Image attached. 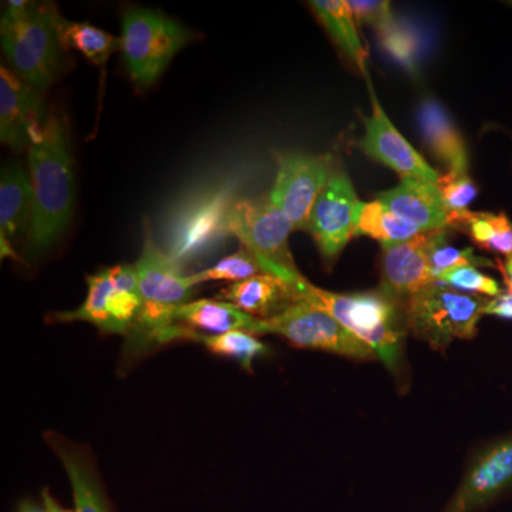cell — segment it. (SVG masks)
<instances>
[{
  "instance_id": "6da1fadb",
  "label": "cell",
  "mask_w": 512,
  "mask_h": 512,
  "mask_svg": "<svg viewBox=\"0 0 512 512\" xmlns=\"http://www.w3.org/2000/svg\"><path fill=\"white\" fill-rule=\"evenodd\" d=\"M29 177L33 190L29 245L40 254L62 237L73 217V161L62 114H50L30 144Z\"/></svg>"
},
{
  "instance_id": "7a4b0ae2",
  "label": "cell",
  "mask_w": 512,
  "mask_h": 512,
  "mask_svg": "<svg viewBox=\"0 0 512 512\" xmlns=\"http://www.w3.org/2000/svg\"><path fill=\"white\" fill-rule=\"evenodd\" d=\"M293 299L315 306L338 320L348 332L365 343L389 367L399 366L404 336V302L382 289L362 293H333L312 285L305 278L292 286Z\"/></svg>"
},
{
  "instance_id": "3957f363",
  "label": "cell",
  "mask_w": 512,
  "mask_h": 512,
  "mask_svg": "<svg viewBox=\"0 0 512 512\" xmlns=\"http://www.w3.org/2000/svg\"><path fill=\"white\" fill-rule=\"evenodd\" d=\"M59 10L52 3L10 0L0 22L2 49L13 69L37 92L55 80L62 46Z\"/></svg>"
},
{
  "instance_id": "277c9868",
  "label": "cell",
  "mask_w": 512,
  "mask_h": 512,
  "mask_svg": "<svg viewBox=\"0 0 512 512\" xmlns=\"http://www.w3.org/2000/svg\"><path fill=\"white\" fill-rule=\"evenodd\" d=\"M134 265L143 308L130 336L140 348L161 345L165 332L175 325L173 312L191 302L195 288L184 274L183 266L157 244L147 218H144L143 252Z\"/></svg>"
},
{
  "instance_id": "5b68a950",
  "label": "cell",
  "mask_w": 512,
  "mask_h": 512,
  "mask_svg": "<svg viewBox=\"0 0 512 512\" xmlns=\"http://www.w3.org/2000/svg\"><path fill=\"white\" fill-rule=\"evenodd\" d=\"M237 184L221 181L192 192L175 207L167 222V252L178 265L200 261L231 237L229 214L237 198Z\"/></svg>"
},
{
  "instance_id": "8992f818",
  "label": "cell",
  "mask_w": 512,
  "mask_h": 512,
  "mask_svg": "<svg viewBox=\"0 0 512 512\" xmlns=\"http://www.w3.org/2000/svg\"><path fill=\"white\" fill-rule=\"evenodd\" d=\"M490 299L436 284L404 302L406 326L431 348L446 349L454 339H473Z\"/></svg>"
},
{
  "instance_id": "52a82bcc",
  "label": "cell",
  "mask_w": 512,
  "mask_h": 512,
  "mask_svg": "<svg viewBox=\"0 0 512 512\" xmlns=\"http://www.w3.org/2000/svg\"><path fill=\"white\" fill-rule=\"evenodd\" d=\"M120 39L128 74L143 90L160 79L191 35L181 23L158 10L131 8L124 13Z\"/></svg>"
},
{
  "instance_id": "ba28073f",
  "label": "cell",
  "mask_w": 512,
  "mask_h": 512,
  "mask_svg": "<svg viewBox=\"0 0 512 512\" xmlns=\"http://www.w3.org/2000/svg\"><path fill=\"white\" fill-rule=\"evenodd\" d=\"M295 231L281 208L265 200H239L229 214V232L238 238L261 265L264 274L274 275L289 286L303 278L296 268L289 235Z\"/></svg>"
},
{
  "instance_id": "9c48e42d",
  "label": "cell",
  "mask_w": 512,
  "mask_h": 512,
  "mask_svg": "<svg viewBox=\"0 0 512 512\" xmlns=\"http://www.w3.org/2000/svg\"><path fill=\"white\" fill-rule=\"evenodd\" d=\"M86 301L70 312L55 313V322L92 323L101 332L130 336L143 308L136 265L121 264L87 276Z\"/></svg>"
},
{
  "instance_id": "30bf717a",
  "label": "cell",
  "mask_w": 512,
  "mask_h": 512,
  "mask_svg": "<svg viewBox=\"0 0 512 512\" xmlns=\"http://www.w3.org/2000/svg\"><path fill=\"white\" fill-rule=\"evenodd\" d=\"M265 333L282 336L298 348L325 350L356 360L377 357L373 349L360 342L329 313L301 301L293 302L272 318L261 319L259 335Z\"/></svg>"
},
{
  "instance_id": "8fae6325",
  "label": "cell",
  "mask_w": 512,
  "mask_h": 512,
  "mask_svg": "<svg viewBox=\"0 0 512 512\" xmlns=\"http://www.w3.org/2000/svg\"><path fill=\"white\" fill-rule=\"evenodd\" d=\"M333 168L329 154L289 153L279 157L278 174L268 198L285 212L295 231L308 228L313 204Z\"/></svg>"
},
{
  "instance_id": "7c38bea8",
  "label": "cell",
  "mask_w": 512,
  "mask_h": 512,
  "mask_svg": "<svg viewBox=\"0 0 512 512\" xmlns=\"http://www.w3.org/2000/svg\"><path fill=\"white\" fill-rule=\"evenodd\" d=\"M355 188L348 174L335 165L328 183L320 191L309 215L308 231L326 261H332L355 237L353 215L357 204Z\"/></svg>"
},
{
  "instance_id": "4fadbf2b",
  "label": "cell",
  "mask_w": 512,
  "mask_h": 512,
  "mask_svg": "<svg viewBox=\"0 0 512 512\" xmlns=\"http://www.w3.org/2000/svg\"><path fill=\"white\" fill-rule=\"evenodd\" d=\"M448 237L447 229L421 232L409 241L382 247V284L387 295L406 302L414 293L436 284L430 255L437 242Z\"/></svg>"
},
{
  "instance_id": "5bb4252c",
  "label": "cell",
  "mask_w": 512,
  "mask_h": 512,
  "mask_svg": "<svg viewBox=\"0 0 512 512\" xmlns=\"http://www.w3.org/2000/svg\"><path fill=\"white\" fill-rule=\"evenodd\" d=\"M512 487V434L485 448L443 512H477Z\"/></svg>"
},
{
  "instance_id": "9a60e30c",
  "label": "cell",
  "mask_w": 512,
  "mask_h": 512,
  "mask_svg": "<svg viewBox=\"0 0 512 512\" xmlns=\"http://www.w3.org/2000/svg\"><path fill=\"white\" fill-rule=\"evenodd\" d=\"M370 96L373 113L372 116L365 117L366 133L359 141V147L367 156L396 171L402 180L419 178L430 183H439L440 174L427 164V161L414 150L412 144L393 126L372 89Z\"/></svg>"
},
{
  "instance_id": "2e32d148",
  "label": "cell",
  "mask_w": 512,
  "mask_h": 512,
  "mask_svg": "<svg viewBox=\"0 0 512 512\" xmlns=\"http://www.w3.org/2000/svg\"><path fill=\"white\" fill-rule=\"evenodd\" d=\"M42 101L39 93L22 77L0 66V140L13 150H23L39 136Z\"/></svg>"
},
{
  "instance_id": "e0dca14e",
  "label": "cell",
  "mask_w": 512,
  "mask_h": 512,
  "mask_svg": "<svg viewBox=\"0 0 512 512\" xmlns=\"http://www.w3.org/2000/svg\"><path fill=\"white\" fill-rule=\"evenodd\" d=\"M377 201L423 232L450 228V218L439 187L430 181L404 178L397 187L379 194Z\"/></svg>"
},
{
  "instance_id": "ac0fdd59",
  "label": "cell",
  "mask_w": 512,
  "mask_h": 512,
  "mask_svg": "<svg viewBox=\"0 0 512 512\" xmlns=\"http://www.w3.org/2000/svg\"><path fill=\"white\" fill-rule=\"evenodd\" d=\"M33 190L30 177L20 164L3 167L0 175V249L3 258L18 259L12 241L28 234L32 225Z\"/></svg>"
},
{
  "instance_id": "d6986e66",
  "label": "cell",
  "mask_w": 512,
  "mask_h": 512,
  "mask_svg": "<svg viewBox=\"0 0 512 512\" xmlns=\"http://www.w3.org/2000/svg\"><path fill=\"white\" fill-rule=\"evenodd\" d=\"M46 441L55 450L72 483L74 512H111L93 458L86 447L72 443L57 433H46Z\"/></svg>"
},
{
  "instance_id": "ffe728a7",
  "label": "cell",
  "mask_w": 512,
  "mask_h": 512,
  "mask_svg": "<svg viewBox=\"0 0 512 512\" xmlns=\"http://www.w3.org/2000/svg\"><path fill=\"white\" fill-rule=\"evenodd\" d=\"M419 124L424 143L448 173H467L466 143L439 101L426 99L420 104Z\"/></svg>"
},
{
  "instance_id": "44dd1931",
  "label": "cell",
  "mask_w": 512,
  "mask_h": 512,
  "mask_svg": "<svg viewBox=\"0 0 512 512\" xmlns=\"http://www.w3.org/2000/svg\"><path fill=\"white\" fill-rule=\"evenodd\" d=\"M218 301L232 303L248 315L269 319L291 306L292 288L274 275L259 274L221 289Z\"/></svg>"
},
{
  "instance_id": "7402d4cb",
  "label": "cell",
  "mask_w": 512,
  "mask_h": 512,
  "mask_svg": "<svg viewBox=\"0 0 512 512\" xmlns=\"http://www.w3.org/2000/svg\"><path fill=\"white\" fill-rule=\"evenodd\" d=\"M173 322L190 329L205 330L211 335L242 330L258 336L261 325V319L248 315L232 303L212 299H200L178 306L173 312Z\"/></svg>"
},
{
  "instance_id": "603a6c76",
  "label": "cell",
  "mask_w": 512,
  "mask_h": 512,
  "mask_svg": "<svg viewBox=\"0 0 512 512\" xmlns=\"http://www.w3.org/2000/svg\"><path fill=\"white\" fill-rule=\"evenodd\" d=\"M180 339L202 343L214 355L237 360L239 365L249 373H252V363H254L256 357L268 352V346L264 345L261 340L256 339V336L251 335V333L242 332V330L211 335V333L197 332V330L187 328L184 325H174L173 328L165 332L163 343Z\"/></svg>"
},
{
  "instance_id": "cb8c5ba5",
  "label": "cell",
  "mask_w": 512,
  "mask_h": 512,
  "mask_svg": "<svg viewBox=\"0 0 512 512\" xmlns=\"http://www.w3.org/2000/svg\"><path fill=\"white\" fill-rule=\"evenodd\" d=\"M353 224H355V235L376 239L382 247L409 241L423 232L420 228L394 215L380 201H357Z\"/></svg>"
},
{
  "instance_id": "d4e9b609",
  "label": "cell",
  "mask_w": 512,
  "mask_h": 512,
  "mask_svg": "<svg viewBox=\"0 0 512 512\" xmlns=\"http://www.w3.org/2000/svg\"><path fill=\"white\" fill-rule=\"evenodd\" d=\"M309 5L340 50L366 74V52L349 3L346 0H315Z\"/></svg>"
},
{
  "instance_id": "484cf974",
  "label": "cell",
  "mask_w": 512,
  "mask_h": 512,
  "mask_svg": "<svg viewBox=\"0 0 512 512\" xmlns=\"http://www.w3.org/2000/svg\"><path fill=\"white\" fill-rule=\"evenodd\" d=\"M60 46L64 50H76L97 67H103L114 52L120 50L121 39L86 22H70L60 18Z\"/></svg>"
},
{
  "instance_id": "4316f807",
  "label": "cell",
  "mask_w": 512,
  "mask_h": 512,
  "mask_svg": "<svg viewBox=\"0 0 512 512\" xmlns=\"http://www.w3.org/2000/svg\"><path fill=\"white\" fill-rule=\"evenodd\" d=\"M463 227L481 248L512 256V222L507 215L470 212Z\"/></svg>"
},
{
  "instance_id": "83f0119b",
  "label": "cell",
  "mask_w": 512,
  "mask_h": 512,
  "mask_svg": "<svg viewBox=\"0 0 512 512\" xmlns=\"http://www.w3.org/2000/svg\"><path fill=\"white\" fill-rule=\"evenodd\" d=\"M259 274H264L261 265L247 248L242 247L235 254L222 258L211 268L188 275V279L195 288L204 282L211 281H229L232 284H237V282L245 281V279Z\"/></svg>"
},
{
  "instance_id": "f1b7e54d",
  "label": "cell",
  "mask_w": 512,
  "mask_h": 512,
  "mask_svg": "<svg viewBox=\"0 0 512 512\" xmlns=\"http://www.w3.org/2000/svg\"><path fill=\"white\" fill-rule=\"evenodd\" d=\"M439 187L441 198L448 211L450 228H463L468 214V205L477 197V187L468 173H447L440 175Z\"/></svg>"
},
{
  "instance_id": "f546056e",
  "label": "cell",
  "mask_w": 512,
  "mask_h": 512,
  "mask_svg": "<svg viewBox=\"0 0 512 512\" xmlns=\"http://www.w3.org/2000/svg\"><path fill=\"white\" fill-rule=\"evenodd\" d=\"M436 282L464 293L495 298L500 295L501 288L491 276L478 271L476 266H461V268L448 269L436 276Z\"/></svg>"
},
{
  "instance_id": "4dcf8cb0",
  "label": "cell",
  "mask_w": 512,
  "mask_h": 512,
  "mask_svg": "<svg viewBox=\"0 0 512 512\" xmlns=\"http://www.w3.org/2000/svg\"><path fill=\"white\" fill-rule=\"evenodd\" d=\"M431 268H433L434 278L441 272L448 269L461 268V266L491 265L487 259L480 258L474 254L473 249H457L448 247L447 237L437 242L430 255Z\"/></svg>"
},
{
  "instance_id": "1f68e13d",
  "label": "cell",
  "mask_w": 512,
  "mask_h": 512,
  "mask_svg": "<svg viewBox=\"0 0 512 512\" xmlns=\"http://www.w3.org/2000/svg\"><path fill=\"white\" fill-rule=\"evenodd\" d=\"M348 3L356 22L375 26L380 35L396 26L389 2H382V0H376V2L375 0L373 2H370V0H350Z\"/></svg>"
},
{
  "instance_id": "d6a6232c",
  "label": "cell",
  "mask_w": 512,
  "mask_h": 512,
  "mask_svg": "<svg viewBox=\"0 0 512 512\" xmlns=\"http://www.w3.org/2000/svg\"><path fill=\"white\" fill-rule=\"evenodd\" d=\"M485 315L497 316V318L512 319V289L508 288L500 295L491 298L485 308Z\"/></svg>"
},
{
  "instance_id": "836d02e7",
  "label": "cell",
  "mask_w": 512,
  "mask_h": 512,
  "mask_svg": "<svg viewBox=\"0 0 512 512\" xmlns=\"http://www.w3.org/2000/svg\"><path fill=\"white\" fill-rule=\"evenodd\" d=\"M43 504H45V508L47 512H73L69 510H64V508L60 507V504L57 503L55 497H53L52 493H50L47 488L43 490L42 493Z\"/></svg>"
},
{
  "instance_id": "e575fe53",
  "label": "cell",
  "mask_w": 512,
  "mask_h": 512,
  "mask_svg": "<svg viewBox=\"0 0 512 512\" xmlns=\"http://www.w3.org/2000/svg\"><path fill=\"white\" fill-rule=\"evenodd\" d=\"M498 265H500L501 271H503L505 282H507L508 288L512 289V256H508L505 264L498 262Z\"/></svg>"
},
{
  "instance_id": "d590c367",
  "label": "cell",
  "mask_w": 512,
  "mask_h": 512,
  "mask_svg": "<svg viewBox=\"0 0 512 512\" xmlns=\"http://www.w3.org/2000/svg\"><path fill=\"white\" fill-rule=\"evenodd\" d=\"M18 512H47L46 508H40L39 505L32 500H23L19 504Z\"/></svg>"
}]
</instances>
